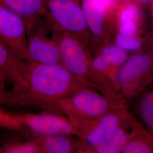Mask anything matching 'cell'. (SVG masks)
Returning a JSON list of instances; mask_svg holds the SVG:
<instances>
[{
	"label": "cell",
	"mask_w": 153,
	"mask_h": 153,
	"mask_svg": "<svg viewBox=\"0 0 153 153\" xmlns=\"http://www.w3.org/2000/svg\"><path fill=\"white\" fill-rule=\"evenodd\" d=\"M9 91L7 106H44L88 87L62 65L27 62L20 76Z\"/></svg>",
	"instance_id": "obj_1"
},
{
	"label": "cell",
	"mask_w": 153,
	"mask_h": 153,
	"mask_svg": "<svg viewBox=\"0 0 153 153\" xmlns=\"http://www.w3.org/2000/svg\"><path fill=\"white\" fill-rule=\"evenodd\" d=\"M55 32L53 39L59 47L61 65L88 87L97 88L112 98H118L113 85L94 69L93 59L78 38L59 30Z\"/></svg>",
	"instance_id": "obj_2"
},
{
	"label": "cell",
	"mask_w": 153,
	"mask_h": 153,
	"mask_svg": "<svg viewBox=\"0 0 153 153\" xmlns=\"http://www.w3.org/2000/svg\"><path fill=\"white\" fill-rule=\"evenodd\" d=\"M124 104L104 94L86 87L49 104L48 108L66 116L75 125L85 121L95 119Z\"/></svg>",
	"instance_id": "obj_3"
},
{
	"label": "cell",
	"mask_w": 153,
	"mask_h": 153,
	"mask_svg": "<svg viewBox=\"0 0 153 153\" xmlns=\"http://www.w3.org/2000/svg\"><path fill=\"white\" fill-rule=\"evenodd\" d=\"M59 112L14 114L0 107V126L12 129L33 137L65 134L77 135V128L66 116Z\"/></svg>",
	"instance_id": "obj_4"
},
{
	"label": "cell",
	"mask_w": 153,
	"mask_h": 153,
	"mask_svg": "<svg viewBox=\"0 0 153 153\" xmlns=\"http://www.w3.org/2000/svg\"><path fill=\"white\" fill-rule=\"evenodd\" d=\"M131 115L126 104L93 120L76 124L77 135L81 153H90L93 149L106 142L116 129Z\"/></svg>",
	"instance_id": "obj_5"
},
{
	"label": "cell",
	"mask_w": 153,
	"mask_h": 153,
	"mask_svg": "<svg viewBox=\"0 0 153 153\" xmlns=\"http://www.w3.org/2000/svg\"><path fill=\"white\" fill-rule=\"evenodd\" d=\"M153 81V55H133L121 66L117 75V90L123 97L138 96Z\"/></svg>",
	"instance_id": "obj_6"
},
{
	"label": "cell",
	"mask_w": 153,
	"mask_h": 153,
	"mask_svg": "<svg viewBox=\"0 0 153 153\" xmlns=\"http://www.w3.org/2000/svg\"><path fill=\"white\" fill-rule=\"evenodd\" d=\"M46 13L56 30L78 38L88 26L84 13L76 0H45Z\"/></svg>",
	"instance_id": "obj_7"
},
{
	"label": "cell",
	"mask_w": 153,
	"mask_h": 153,
	"mask_svg": "<svg viewBox=\"0 0 153 153\" xmlns=\"http://www.w3.org/2000/svg\"><path fill=\"white\" fill-rule=\"evenodd\" d=\"M0 40L18 57L29 62L26 23L22 16L1 4Z\"/></svg>",
	"instance_id": "obj_8"
},
{
	"label": "cell",
	"mask_w": 153,
	"mask_h": 153,
	"mask_svg": "<svg viewBox=\"0 0 153 153\" xmlns=\"http://www.w3.org/2000/svg\"><path fill=\"white\" fill-rule=\"evenodd\" d=\"M29 62L43 65H61L60 51L55 39L48 38L33 25L28 30Z\"/></svg>",
	"instance_id": "obj_9"
},
{
	"label": "cell",
	"mask_w": 153,
	"mask_h": 153,
	"mask_svg": "<svg viewBox=\"0 0 153 153\" xmlns=\"http://www.w3.org/2000/svg\"><path fill=\"white\" fill-rule=\"evenodd\" d=\"M144 128L141 122L131 115L127 117L106 142L93 149L90 153H119L138 130Z\"/></svg>",
	"instance_id": "obj_10"
},
{
	"label": "cell",
	"mask_w": 153,
	"mask_h": 153,
	"mask_svg": "<svg viewBox=\"0 0 153 153\" xmlns=\"http://www.w3.org/2000/svg\"><path fill=\"white\" fill-rule=\"evenodd\" d=\"M71 134H54L33 137L41 153H81V145L78 138Z\"/></svg>",
	"instance_id": "obj_11"
},
{
	"label": "cell",
	"mask_w": 153,
	"mask_h": 153,
	"mask_svg": "<svg viewBox=\"0 0 153 153\" xmlns=\"http://www.w3.org/2000/svg\"><path fill=\"white\" fill-rule=\"evenodd\" d=\"M28 61L18 57L0 40V84L13 85L20 76Z\"/></svg>",
	"instance_id": "obj_12"
},
{
	"label": "cell",
	"mask_w": 153,
	"mask_h": 153,
	"mask_svg": "<svg viewBox=\"0 0 153 153\" xmlns=\"http://www.w3.org/2000/svg\"><path fill=\"white\" fill-rule=\"evenodd\" d=\"M0 4L22 16L26 23L27 31L39 16L46 13L45 0H0Z\"/></svg>",
	"instance_id": "obj_13"
},
{
	"label": "cell",
	"mask_w": 153,
	"mask_h": 153,
	"mask_svg": "<svg viewBox=\"0 0 153 153\" xmlns=\"http://www.w3.org/2000/svg\"><path fill=\"white\" fill-rule=\"evenodd\" d=\"M83 11L88 27L95 37L102 36L107 9L102 0H84Z\"/></svg>",
	"instance_id": "obj_14"
},
{
	"label": "cell",
	"mask_w": 153,
	"mask_h": 153,
	"mask_svg": "<svg viewBox=\"0 0 153 153\" xmlns=\"http://www.w3.org/2000/svg\"><path fill=\"white\" fill-rule=\"evenodd\" d=\"M137 97L135 111L138 120L153 137V81Z\"/></svg>",
	"instance_id": "obj_15"
},
{
	"label": "cell",
	"mask_w": 153,
	"mask_h": 153,
	"mask_svg": "<svg viewBox=\"0 0 153 153\" xmlns=\"http://www.w3.org/2000/svg\"><path fill=\"white\" fill-rule=\"evenodd\" d=\"M121 153H153V137L141 128L131 136Z\"/></svg>",
	"instance_id": "obj_16"
},
{
	"label": "cell",
	"mask_w": 153,
	"mask_h": 153,
	"mask_svg": "<svg viewBox=\"0 0 153 153\" xmlns=\"http://www.w3.org/2000/svg\"><path fill=\"white\" fill-rule=\"evenodd\" d=\"M99 55L107 61L111 68L116 71L128 59L127 53L125 49L118 45H108L101 50Z\"/></svg>",
	"instance_id": "obj_17"
},
{
	"label": "cell",
	"mask_w": 153,
	"mask_h": 153,
	"mask_svg": "<svg viewBox=\"0 0 153 153\" xmlns=\"http://www.w3.org/2000/svg\"><path fill=\"white\" fill-rule=\"evenodd\" d=\"M2 153H41L38 144L33 140L25 142L6 143L0 148Z\"/></svg>",
	"instance_id": "obj_18"
},
{
	"label": "cell",
	"mask_w": 153,
	"mask_h": 153,
	"mask_svg": "<svg viewBox=\"0 0 153 153\" xmlns=\"http://www.w3.org/2000/svg\"><path fill=\"white\" fill-rule=\"evenodd\" d=\"M116 41L117 45L126 51H138L142 47V42L138 36H125L118 33Z\"/></svg>",
	"instance_id": "obj_19"
},
{
	"label": "cell",
	"mask_w": 153,
	"mask_h": 153,
	"mask_svg": "<svg viewBox=\"0 0 153 153\" xmlns=\"http://www.w3.org/2000/svg\"><path fill=\"white\" fill-rule=\"evenodd\" d=\"M138 16V10L134 4H129L123 9L119 16L121 25L129 22H135Z\"/></svg>",
	"instance_id": "obj_20"
},
{
	"label": "cell",
	"mask_w": 153,
	"mask_h": 153,
	"mask_svg": "<svg viewBox=\"0 0 153 153\" xmlns=\"http://www.w3.org/2000/svg\"><path fill=\"white\" fill-rule=\"evenodd\" d=\"M138 33V27L136 22L127 23L121 25L119 34L125 36H136Z\"/></svg>",
	"instance_id": "obj_21"
},
{
	"label": "cell",
	"mask_w": 153,
	"mask_h": 153,
	"mask_svg": "<svg viewBox=\"0 0 153 153\" xmlns=\"http://www.w3.org/2000/svg\"><path fill=\"white\" fill-rule=\"evenodd\" d=\"M9 99V91L6 90V87L0 84V107L7 105Z\"/></svg>",
	"instance_id": "obj_22"
},
{
	"label": "cell",
	"mask_w": 153,
	"mask_h": 153,
	"mask_svg": "<svg viewBox=\"0 0 153 153\" xmlns=\"http://www.w3.org/2000/svg\"><path fill=\"white\" fill-rule=\"evenodd\" d=\"M104 2L107 10L111 9L115 5V0H102Z\"/></svg>",
	"instance_id": "obj_23"
},
{
	"label": "cell",
	"mask_w": 153,
	"mask_h": 153,
	"mask_svg": "<svg viewBox=\"0 0 153 153\" xmlns=\"http://www.w3.org/2000/svg\"><path fill=\"white\" fill-rule=\"evenodd\" d=\"M140 1H142V2H147L150 1V0H140Z\"/></svg>",
	"instance_id": "obj_24"
},
{
	"label": "cell",
	"mask_w": 153,
	"mask_h": 153,
	"mask_svg": "<svg viewBox=\"0 0 153 153\" xmlns=\"http://www.w3.org/2000/svg\"><path fill=\"white\" fill-rule=\"evenodd\" d=\"M121 1H124V2H128V1H130V0H121Z\"/></svg>",
	"instance_id": "obj_25"
},
{
	"label": "cell",
	"mask_w": 153,
	"mask_h": 153,
	"mask_svg": "<svg viewBox=\"0 0 153 153\" xmlns=\"http://www.w3.org/2000/svg\"><path fill=\"white\" fill-rule=\"evenodd\" d=\"M152 11H153V4H152Z\"/></svg>",
	"instance_id": "obj_26"
}]
</instances>
